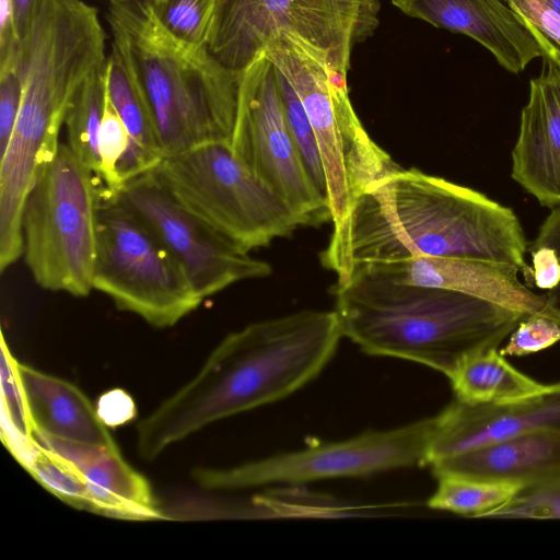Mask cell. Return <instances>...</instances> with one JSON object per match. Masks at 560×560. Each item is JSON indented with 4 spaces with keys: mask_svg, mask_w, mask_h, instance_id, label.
Returning a JSON list of instances; mask_svg holds the SVG:
<instances>
[{
    "mask_svg": "<svg viewBox=\"0 0 560 560\" xmlns=\"http://www.w3.org/2000/svg\"><path fill=\"white\" fill-rule=\"evenodd\" d=\"M527 242L515 212L480 191L419 170L399 168L374 183L332 226L322 265L345 279L355 267L451 257L516 267L533 284Z\"/></svg>",
    "mask_w": 560,
    "mask_h": 560,
    "instance_id": "obj_1",
    "label": "cell"
},
{
    "mask_svg": "<svg viewBox=\"0 0 560 560\" xmlns=\"http://www.w3.org/2000/svg\"><path fill=\"white\" fill-rule=\"evenodd\" d=\"M342 336L335 311H301L228 335L198 373L137 425L147 460L224 418L278 401L315 378Z\"/></svg>",
    "mask_w": 560,
    "mask_h": 560,
    "instance_id": "obj_2",
    "label": "cell"
},
{
    "mask_svg": "<svg viewBox=\"0 0 560 560\" xmlns=\"http://www.w3.org/2000/svg\"><path fill=\"white\" fill-rule=\"evenodd\" d=\"M334 294L342 336L364 352L418 362L447 377L471 354L498 349L530 315L360 268L337 281Z\"/></svg>",
    "mask_w": 560,
    "mask_h": 560,
    "instance_id": "obj_3",
    "label": "cell"
},
{
    "mask_svg": "<svg viewBox=\"0 0 560 560\" xmlns=\"http://www.w3.org/2000/svg\"><path fill=\"white\" fill-rule=\"evenodd\" d=\"M110 46L133 73L152 114L165 156L197 145L230 143L241 72L207 45L173 35L149 0H108Z\"/></svg>",
    "mask_w": 560,
    "mask_h": 560,
    "instance_id": "obj_4",
    "label": "cell"
},
{
    "mask_svg": "<svg viewBox=\"0 0 560 560\" xmlns=\"http://www.w3.org/2000/svg\"><path fill=\"white\" fill-rule=\"evenodd\" d=\"M291 83L313 127L327 185L332 226L354 200L400 166L366 132L349 98L347 74L301 37L277 33L262 52Z\"/></svg>",
    "mask_w": 560,
    "mask_h": 560,
    "instance_id": "obj_5",
    "label": "cell"
},
{
    "mask_svg": "<svg viewBox=\"0 0 560 560\" xmlns=\"http://www.w3.org/2000/svg\"><path fill=\"white\" fill-rule=\"evenodd\" d=\"M103 184L67 143L40 170L22 219L23 258L42 289L85 298L93 290Z\"/></svg>",
    "mask_w": 560,
    "mask_h": 560,
    "instance_id": "obj_6",
    "label": "cell"
},
{
    "mask_svg": "<svg viewBox=\"0 0 560 560\" xmlns=\"http://www.w3.org/2000/svg\"><path fill=\"white\" fill-rule=\"evenodd\" d=\"M93 290L156 328L176 325L205 300L153 231L104 186Z\"/></svg>",
    "mask_w": 560,
    "mask_h": 560,
    "instance_id": "obj_7",
    "label": "cell"
},
{
    "mask_svg": "<svg viewBox=\"0 0 560 560\" xmlns=\"http://www.w3.org/2000/svg\"><path fill=\"white\" fill-rule=\"evenodd\" d=\"M152 171L184 206L247 252L303 225L236 159L228 142H207L166 155Z\"/></svg>",
    "mask_w": 560,
    "mask_h": 560,
    "instance_id": "obj_8",
    "label": "cell"
},
{
    "mask_svg": "<svg viewBox=\"0 0 560 560\" xmlns=\"http://www.w3.org/2000/svg\"><path fill=\"white\" fill-rule=\"evenodd\" d=\"M380 9V0H220L208 47L241 72L277 33L287 32L325 51L347 74L351 50L373 34Z\"/></svg>",
    "mask_w": 560,
    "mask_h": 560,
    "instance_id": "obj_9",
    "label": "cell"
},
{
    "mask_svg": "<svg viewBox=\"0 0 560 560\" xmlns=\"http://www.w3.org/2000/svg\"><path fill=\"white\" fill-rule=\"evenodd\" d=\"M433 417L386 431L311 445L228 468L200 467L192 478L201 488L242 490L273 483L365 477L418 465H429Z\"/></svg>",
    "mask_w": 560,
    "mask_h": 560,
    "instance_id": "obj_10",
    "label": "cell"
},
{
    "mask_svg": "<svg viewBox=\"0 0 560 560\" xmlns=\"http://www.w3.org/2000/svg\"><path fill=\"white\" fill-rule=\"evenodd\" d=\"M229 144L236 159L284 201L303 225L331 221L328 202L308 176L289 128L277 69L264 54L241 71Z\"/></svg>",
    "mask_w": 560,
    "mask_h": 560,
    "instance_id": "obj_11",
    "label": "cell"
},
{
    "mask_svg": "<svg viewBox=\"0 0 560 560\" xmlns=\"http://www.w3.org/2000/svg\"><path fill=\"white\" fill-rule=\"evenodd\" d=\"M115 196L153 231L203 299L271 273L268 262L184 206L153 171L129 179Z\"/></svg>",
    "mask_w": 560,
    "mask_h": 560,
    "instance_id": "obj_12",
    "label": "cell"
},
{
    "mask_svg": "<svg viewBox=\"0 0 560 560\" xmlns=\"http://www.w3.org/2000/svg\"><path fill=\"white\" fill-rule=\"evenodd\" d=\"M406 15L467 35L517 74L536 58L560 62V49L503 0H392Z\"/></svg>",
    "mask_w": 560,
    "mask_h": 560,
    "instance_id": "obj_13",
    "label": "cell"
},
{
    "mask_svg": "<svg viewBox=\"0 0 560 560\" xmlns=\"http://www.w3.org/2000/svg\"><path fill=\"white\" fill-rule=\"evenodd\" d=\"M541 430L560 432V383L515 401L471 404L455 398L433 417L429 465Z\"/></svg>",
    "mask_w": 560,
    "mask_h": 560,
    "instance_id": "obj_14",
    "label": "cell"
},
{
    "mask_svg": "<svg viewBox=\"0 0 560 560\" xmlns=\"http://www.w3.org/2000/svg\"><path fill=\"white\" fill-rule=\"evenodd\" d=\"M542 61L521 113L511 176L542 207L552 209L560 206V62Z\"/></svg>",
    "mask_w": 560,
    "mask_h": 560,
    "instance_id": "obj_15",
    "label": "cell"
},
{
    "mask_svg": "<svg viewBox=\"0 0 560 560\" xmlns=\"http://www.w3.org/2000/svg\"><path fill=\"white\" fill-rule=\"evenodd\" d=\"M358 268L396 282L454 290L526 314L547 316L546 294L529 290L521 282L520 270L511 265L465 258L420 257L365 264L353 269Z\"/></svg>",
    "mask_w": 560,
    "mask_h": 560,
    "instance_id": "obj_16",
    "label": "cell"
},
{
    "mask_svg": "<svg viewBox=\"0 0 560 560\" xmlns=\"http://www.w3.org/2000/svg\"><path fill=\"white\" fill-rule=\"evenodd\" d=\"M37 441L73 464L90 490L93 513L128 521L165 518L150 482L121 456L118 447H102L54 438L36 431Z\"/></svg>",
    "mask_w": 560,
    "mask_h": 560,
    "instance_id": "obj_17",
    "label": "cell"
},
{
    "mask_svg": "<svg viewBox=\"0 0 560 560\" xmlns=\"http://www.w3.org/2000/svg\"><path fill=\"white\" fill-rule=\"evenodd\" d=\"M455 474L532 485L560 478V432L534 431L431 464Z\"/></svg>",
    "mask_w": 560,
    "mask_h": 560,
    "instance_id": "obj_18",
    "label": "cell"
},
{
    "mask_svg": "<svg viewBox=\"0 0 560 560\" xmlns=\"http://www.w3.org/2000/svg\"><path fill=\"white\" fill-rule=\"evenodd\" d=\"M19 371L36 431L102 447H117L95 406L72 383L20 363Z\"/></svg>",
    "mask_w": 560,
    "mask_h": 560,
    "instance_id": "obj_19",
    "label": "cell"
},
{
    "mask_svg": "<svg viewBox=\"0 0 560 560\" xmlns=\"http://www.w3.org/2000/svg\"><path fill=\"white\" fill-rule=\"evenodd\" d=\"M105 75L108 98L129 137L128 149L118 166L122 187L129 179L154 170L165 153L147 100L125 59L113 46L107 56Z\"/></svg>",
    "mask_w": 560,
    "mask_h": 560,
    "instance_id": "obj_20",
    "label": "cell"
},
{
    "mask_svg": "<svg viewBox=\"0 0 560 560\" xmlns=\"http://www.w3.org/2000/svg\"><path fill=\"white\" fill-rule=\"evenodd\" d=\"M456 399L471 404L506 402L550 389L516 370L498 349L471 354L448 376Z\"/></svg>",
    "mask_w": 560,
    "mask_h": 560,
    "instance_id": "obj_21",
    "label": "cell"
},
{
    "mask_svg": "<svg viewBox=\"0 0 560 560\" xmlns=\"http://www.w3.org/2000/svg\"><path fill=\"white\" fill-rule=\"evenodd\" d=\"M20 362L1 336V439L24 468L40 446L19 371Z\"/></svg>",
    "mask_w": 560,
    "mask_h": 560,
    "instance_id": "obj_22",
    "label": "cell"
},
{
    "mask_svg": "<svg viewBox=\"0 0 560 560\" xmlns=\"http://www.w3.org/2000/svg\"><path fill=\"white\" fill-rule=\"evenodd\" d=\"M436 478L438 487L428 505L470 517H482L502 506L524 487L521 482L455 474H443Z\"/></svg>",
    "mask_w": 560,
    "mask_h": 560,
    "instance_id": "obj_23",
    "label": "cell"
},
{
    "mask_svg": "<svg viewBox=\"0 0 560 560\" xmlns=\"http://www.w3.org/2000/svg\"><path fill=\"white\" fill-rule=\"evenodd\" d=\"M106 66V65H105ZM106 103L105 67L94 74L74 98L65 119L67 144L93 173L100 175L98 130Z\"/></svg>",
    "mask_w": 560,
    "mask_h": 560,
    "instance_id": "obj_24",
    "label": "cell"
},
{
    "mask_svg": "<svg viewBox=\"0 0 560 560\" xmlns=\"http://www.w3.org/2000/svg\"><path fill=\"white\" fill-rule=\"evenodd\" d=\"M24 469L59 500L74 509L93 513L85 479L69 460L40 444Z\"/></svg>",
    "mask_w": 560,
    "mask_h": 560,
    "instance_id": "obj_25",
    "label": "cell"
},
{
    "mask_svg": "<svg viewBox=\"0 0 560 560\" xmlns=\"http://www.w3.org/2000/svg\"><path fill=\"white\" fill-rule=\"evenodd\" d=\"M159 21L173 35L192 45L208 46L220 0H149Z\"/></svg>",
    "mask_w": 560,
    "mask_h": 560,
    "instance_id": "obj_26",
    "label": "cell"
},
{
    "mask_svg": "<svg viewBox=\"0 0 560 560\" xmlns=\"http://www.w3.org/2000/svg\"><path fill=\"white\" fill-rule=\"evenodd\" d=\"M277 72L289 128L308 176L318 191L326 198V176L313 127L298 93L278 69Z\"/></svg>",
    "mask_w": 560,
    "mask_h": 560,
    "instance_id": "obj_27",
    "label": "cell"
},
{
    "mask_svg": "<svg viewBox=\"0 0 560 560\" xmlns=\"http://www.w3.org/2000/svg\"><path fill=\"white\" fill-rule=\"evenodd\" d=\"M482 517L560 520V478L525 485L509 502Z\"/></svg>",
    "mask_w": 560,
    "mask_h": 560,
    "instance_id": "obj_28",
    "label": "cell"
},
{
    "mask_svg": "<svg viewBox=\"0 0 560 560\" xmlns=\"http://www.w3.org/2000/svg\"><path fill=\"white\" fill-rule=\"evenodd\" d=\"M128 144L129 137L126 127L109 101L106 91V103L97 137L101 164L98 179L104 188L113 195L121 188L118 178V166L128 149Z\"/></svg>",
    "mask_w": 560,
    "mask_h": 560,
    "instance_id": "obj_29",
    "label": "cell"
},
{
    "mask_svg": "<svg viewBox=\"0 0 560 560\" xmlns=\"http://www.w3.org/2000/svg\"><path fill=\"white\" fill-rule=\"evenodd\" d=\"M19 42L0 48V158L14 130L22 103V85L16 69Z\"/></svg>",
    "mask_w": 560,
    "mask_h": 560,
    "instance_id": "obj_30",
    "label": "cell"
},
{
    "mask_svg": "<svg viewBox=\"0 0 560 560\" xmlns=\"http://www.w3.org/2000/svg\"><path fill=\"white\" fill-rule=\"evenodd\" d=\"M560 341V323L540 314L527 315L509 336L499 352L502 355H527Z\"/></svg>",
    "mask_w": 560,
    "mask_h": 560,
    "instance_id": "obj_31",
    "label": "cell"
},
{
    "mask_svg": "<svg viewBox=\"0 0 560 560\" xmlns=\"http://www.w3.org/2000/svg\"><path fill=\"white\" fill-rule=\"evenodd\" d=\"M560 49V13L544 0H504Z\"/></svg>",
    "mask_w": 560,
    "mask_h": 560,
    "instance_id": "obj_32",
    "label": "cell"
},
{
    "mask_svg": "<svg viewBox=\"0 0 560 560\" xmlns=\"http://www.w3.org/2000/svg\"><path fill=\"white\" fill-rule=\"evenodd\" d=\"M98 419L107 428H117L132 421L137 416L133 398L121 388L103 393L95 404Z\"/></svg>",
    "mask_w": 560,
    "mask_h": 560,
    "instance_id": "obj_33",
    "label": "cell"
},
{
    "mask_svg": "<svg viewBox=\"0 0 560 560\" xmlns=\"http://www.w3.org/2000/svg\"><path fill=\"white\" fill-rule=\"evenodd\" d=\"M548 246L556 250L560 259V206L552 208L541 223L532 247ZM546 315L560 323V282L546 294Z\"/></svg>",
    "mask_w": 560,
    "mask_h": 560,
    "instance_id": "obj_34",
    "label": "cell"
},
{
    "mask_svg": "<svg viewBox=\"0 0 560 560\" xmlns=\"http://www.w3.org/2000/svg\"><path fill=\"white\" fill-rule=\"evenodd\" d=\"M533 284L542 290H552L560 282V259L548 246L530 247Z\"/></svg>",
    "mask_w": 560,
    "mask_h": 560,
    "instance_id": "obj_35",
    "label": "cell"
},
{
    "mask_svg": "<svg viewBox=\"0 0 560 560\" xmlns=\"http://www.w3.org/2000/svg\"><path fill=\"white\" fill-rule=\"evenodd\" d=\"M37 0H12L14 9L15 27L19 38L24 34Z\"/></svg>",
    "mask_w": 560,
    "mask_h": 560,
    "instance_id": "obj_36",
    "label": "cell"
},
{
    "mask_svg": "<svg viewBox=\"0 0 560 560\" xmlns=\"http://www.w3.org/2000/svg\"><path fill=\"white\" fill-rule=\"evenodd\" d=\"M544 1L547 4H549L552 9H555L558 13H560V0H544Z\"/></svg>",
    "mask_w": 560,
    "mask_h": 560,
    "instance_id": "obj_37",
    "label": "cell"
}]
</instances>
